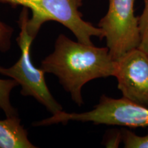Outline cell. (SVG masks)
I'll return each mask as SVG.
<instances>
[{
    "label": "cell",
    "mask_w": 148,
    "mask_h": 148,
    "mask_svg": "<svg viewBox=\"0 0 148 148\" xmlns=\"http://www.w3.org/2000/svg\"><path fill=\"white\" fill-rule=\"evenodd\" d=\"M116 60L108 47L74 41L63 34H59L54 49L41 61L40 69L58 77L59 83L77 106L84 103L82 90L90 81L113 76Z\"/></svg>",
    "instance_id": "1"
},
{
    "label": "cell",
    "mask_w": 148,
    "mask_h": 148,
    "mask_svg": "<svg viewBox=\"0 0 148 148\" xmlns=\"http://www.w3.org/2000/svg\"><path fill=\"white\" fill-rule=\"evenodd\" d=\"M135 0H109L108 9L98 24L106 38V47L118 60L140 45L138 17L134 15Z\"/></svg>",
    "instance_id": "5"
},
{
    "label": "cell",
    "mask_w": 148,
    "mask_h": 148,
    "mask_svg": "<svg viewBox=\"0 0 148 148\" xmlns=\"http://www.w3.org/2000/svg\"><path fill=\"white\" fill-rule=\"evenodd\" d=\"M69 121L92 122L94 124L122 125L127 127H147L148 108L125 97L120 99L103 95L92 110L84 112L60 111L50 117L33 123L34 126L66 124Z\"/></svg>",
    "instance_id": "4"
},
{
    "label": "cell",
    "mask_w": 148,
    "mask_h": 148,
    "mask_svg": "<svg viewBox=\"0 0 148 148\" xmlns=\"http://www.w3.org/2000/svg\"><path fill=\"white\" fill-rule=\"evenodd\" d=\"M29 9L23 7L18 18L20 32L16 38L21 55L16 63L10 67L0 66V74L13 79L21 86V94L25 97H32L52 114L63 110L48 88L45 82L46 73L33 64L31 56L32 43L34 39L27 33V23Z\"/></svg>",
    "instance_id": "3"
},
{
    "label": "cell",
    "mask_w": 148,
    "mask_h": 148,
    "mask_svg": "<svg viewBox=\"0 0 148 148\" xmlns=\"http://www.w3.org/2000/svg\"><path fill=\"white\" fill-rule=\"evenodd\" d=\"M144 9L138 17V27L140 32V49L148 54V0H143Z\"/></svg>",
    "instance_id": "9"
},
{
    "label": "cell",
    "mask_w": 148,
    "mask_h": 148,
    "mask_svg": "<svg viewBox=\"0 0 148 148\" xmlns=\"http://www.w3.org/2000/svg\"><path fill=\"white\" fill-rule=\"evenodd\" d=\"M18 116L0 120V148H36Z\"/></svg>",
    "instance_id": "7"
},
{
    "label": "cell",
    "mask_w": 148,
    "mask_h": 148,
    "mask_svg": "<svg viewBox=\"0 0 148 148\" xmlns=\"http://www.w3.org/2000/svg\"><path fill=\"white\" fill-rule=\"evenodd\" d=\"M0 3L21 5L31 10L32 16L27 21V30L34 39L43 24L50 21L65 26L82 43L92 45V36L103 38L100 27L83 19L79 11L82 0H0Z\"/></svg>",
    "instance_id": "2"
},
{
    "label": "cell",
    "mask_w": 148,
    "mask_h": 148,
    "mask_svg": "<svg viewBox=\"0 0 148 148\" xmlns=\"http://www.w3.org/2000/svg\"><path fill=\"white\" fill-rule=\"evenodd\" d=\"M121 140L126 148H148V132L145 136H140L127 130L121 133Z\"/></svg>",
    "instance_id": "10"
},
{
    "label": "cell",
    "mask_w": 148,
    "mask_h": 148,
    "mask_svg": "<svg viewBox=\"0 0 148 148\" xmlns=\"http://www.w3.org/2000/svg\"><path fill=\"white\" fill-rule=\"evenodd\" d=\"M123 97L148 106V54L139 47L131 49L116 60L114 75Z\"/></svg>",
    "instance_id": "6"
},
{
    "label": "cell",
    "mask_w": 148,
    "mask_h": 148,
    "mask_svg": "<svg viewBox=\"0 0 148 148\" xmlns=\"http://www.w3.org/2000/svg\"><path fill=\"white\" fill-rule=\"evenodd\" d=\"M18 86V82L13 79H0V109L5 116H18L17 110L12 106L10 100L11 92Z\"/></svg>",
    "instance_id": "8"
},
{
    "label": "cell",
    "mask_w": 148,
    "mask_h": 148,
    "mask_svg": "<svg viewBox=\"0 0 148 148\" xmlns=\"http://www.w3.org/2000/svg\"><path fill=\"white\" fill-rule=\"evenodd\" d=\"M13 32L12 27L0 19V52L5 53L10 49Z\"/></svg>",
    "instance_id": "11"
}]
</instances>
